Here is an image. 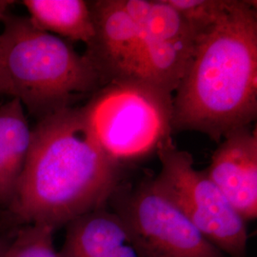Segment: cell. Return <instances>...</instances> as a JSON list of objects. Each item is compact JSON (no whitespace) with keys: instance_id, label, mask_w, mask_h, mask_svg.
Instances as JSON below:
<instances>
[{"instance_id":"1","label":"cell","mask_w":257,"mask_h":257,"mask_svg":"<svg viewBox=\"0 0 257 257\" xmlns=\"http://www.w3.org/2000/svg\"><path fill=\"white\" fill-rule=\"evenodd\" d=\"M121 165L105 154L83 107L39 120L10 211L19 224L57 229L106 206L120 186Z\"/></svg>"},{"instance_id":"2","label":"cell","mask_w":257,"mask_h":257,"mask_svg":"<svg viewBox=\"0 0 257 257\" xmlns=\"http://www.w3.org/2000/svg\"><path fill=\"white\" fill-rule=\"evenodd\" d=\"M173 106L174 132L195 131L216 142L256 119V1L232 0L196 37Z\"/></svg>"},{"instance_id":"3","label":"cell","mask_w":257,"mask_h":257,"mask_svg":"<svg viewBox=\"0 0 257 257\" xmlns=\"http://www.w3.org/2000/svg\"><path fill=\"white\" fill-rule=\"evenodd\" d=\"M0 72L7 95L39 120L94 93L101 78L85 55L60 37L35 27L29 18H3Z\"/></svg>"},{"instance_id":"4","label":"cell","mask_w":257,"mask_h":257,"mask_svg":"<svg viewBox=\"0 0 257 257\" xmlns=\"http://www.w3.org/2000/svg\"><path fill=\"white\" fill-rule=\"evenodd\" d=\"M174 95L138 76L113 79L82 106L105 154L114 162L138 161L171 142Z\"/></svg>"},{"instance_id":"5","label":"cell","mask_w":257,"mask_h":257,"mask_svg":"<svg viewBox=\"0 0 257 257\" xmlns=\"http://www.w3.org/2000/svg\"><path fill=\"white\" fill-rule=\"evenodd\" d=\"M161 170L153 179L203 235L223 253L244 257L247 222L231 207L205 171L193 166L192 155L169 142L156 153Z\"/></svg>"},{"instance_id":"6","label":"cell","mask_w":257,"mask_h":257,"mask_svg":"<svg viewBox=\"0 0 257 257\" xmlns=\"http://www.w3.org/2000/svg\"><path fill=\"white\" fill-rule=\"evenodd\" d=\"M110 201L142 257H225L153 179L119 186Z\"/></svg>"},{"instance_id":"7","label":"cell","mask_w":257,"mask_h":257,"mask_svg":"<svg viewBox=\"0 0 257 257\" xmlns=\"http://www.w3.org/2000/svg\"><path fill=\"white\" fill-rule=\"evenodd\" d=\"M196 36L168 0H151L133 76L174 93L190 63Z\"/></svg>"},{"instance_id":"8","label":"cell","mask_w":257,"mask_h":257,"mask_svg":"<svg viewBox=\"0 0 257 257\" xmlns=\"http://www.w3.org/2000/svg\"><path fill=\"white\" fill-rule=\"evenodd\" d=\"M95 35L84 55L92 62L103 85L133 76L138 62L143 23L132 19L123 0L90 1Z\"/></svg>"},{"instance_id":"9","label":"cell","mask_w":257,"mask_h":257,"mask_svg":"<svg viewBox=\"0 0 257 257\" xmlns=\"http://www.w3.org/2000/svg\"><path fill=\"white\" fill-rule=\"evenodd\" d=\"M205 172L244 220L256 219V128L248 126L230 132Z\"/></svg>"},{"instance_id":"10","label":"cell","mask_w":257,"mask_h":257,"mask_svg":"<svg viewBox=\"0 0 257 257\" xmlns=\"http://www.w3.org/2000/svg\"><path fill=\"white\" fill-rule=\"evenodd\" d=\"M59 257H142L119 216L106 206L66 225Z\"/></svg>"},{"instance_id":"11","label":"cell","mask_w":257,"mask_h":257,"mask_svg":"<svg viewBox=\"0 0 257 257\" xmlns=\"http://www.w3.org/2000/svg\"><path fill=\"white\" fill-rule=\"evenodd\" d=\"M33 130L24 106L12 98L0 107V206L9 208L31 150Z\"/></svg>"},{"instance_id":"12","label":"cell","mask_w":257,"mask_h":257,"mask_svg":"<svg viewBox=\"0 0 257 257\" xmlns=\"http://www.w3.org/2000/svg\"><path fill=\"white\" fill-rule=\"evenodd\" d=\"M22 4L26 7L33 25L41 31L70 41L83 42L86 46L94 37L90 1L25 0Z\"/></svg>"},{"instance_id":"13","label":"cell","mask_w":257,"mask_h":257,"mask_svg":"<svg viewBox=\"0 0 257 257\" xmlns=\"http://www.w3.org/2000/svg\"><path fill=\"white\" fill-rule=\"evenodd\" d=\"M55 230L43 224L23 225L7 246L5 257H59L54 245Z\"/></svg>"},{"instance_id":"14","label":"cell","mask_w":257,"mask_h":257,"mask_svg":"<svg viewBox=\"0 0 257 257\" xmlns=\"http://www.w3.org/2000/svg\"><path fill=\"white\" fill-rule=\"evenodd\" d=\"M197 37L213 26L230 9L232 0H168Z\"/></svg>"},{"instance_id":"15","label":"cell","mask_w":257,"mask_h":257,"mask_svg":"<svg viewBox=\"0 0 257 257\" xmlns=\"http://www.w3.org/2000/svg\"><path fill=\"white\" fill-rule=\"evenodd\" d=\"M14 3V1L0 0V21L7 15V10Z\"/></svg>"},{"instance_id":"16","label":"cell","mask_w":257,"mask_h":257,"mask_svg":"<svg viewBox=\"0 0 257 257\" xmlns=\"http://www.w3.org/2000/svg\"><path fill=\"white\" fill-rule=\"evenodd\" d=\"M0 94H7L6 86H5V83H4V80H3L1 72H0Z\"/></svg>"},{"instance_id":"17","label":"cell","mask_w":257,"mask_h":257,"mask_svg":"<svg viewBox=\"0 0 257 257\" xmlns=\"http://www.w3.org/2000/svg\"><path fill=\"white\" fill-rule=\"evenodd\" d=\"M7 246H8V245H7L6 243H4V242L0 239V257H5Z\"/></svg>"}]
</instances>
